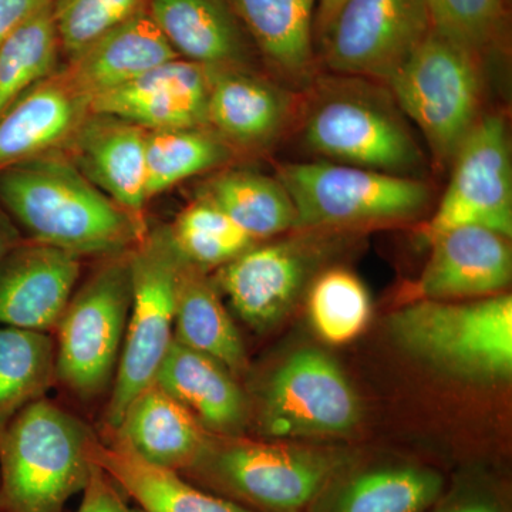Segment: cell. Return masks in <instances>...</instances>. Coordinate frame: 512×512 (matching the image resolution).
<instances>
[{
    "label": "cell",
    "mask_w": 512,
    "mask_h": 512,
    "mask_svg": "<svg viewBox=\"0 0 512 512\" xmlns=\"http://www.w3.org/2000/svg\"><path fill=\"white\" fill-rule=\"evenodd\" d=\"M0 205L32 241L80 256L124 254L144 238L63 151L0 171Z\"/></svg>",
    "instance_id": "1"
},
{
    "label": "cell",
    "mask_w": 512,
    "mask_h": 512,
    "mask_svg": "<svg viewBox=\"0 0 512 512\" xmlns=\"http://www.w3.org/2000/svg\"><path fill=\"white\" fill-rule=\"evenodd\" d=\"M355 454L210 434L181 476L251 512H306Z\"/></svg>",
    "instance_id": "2"
},
{
    "label": "cell",
    "mask_w": 512,
    "mask_h": 512,
    "mask_svg": "<svg viewBox=\"0 0 512 512\" xmlns=\"http://www.w3.org/2000/svg\"><path fill=\"white\" fill-rule=\"evenodd\" d=\"M82 420L45 397L20 410L0 436L3 512H63L92 473Z\"/></svg>",
    "instance_id": "3"
},
{
    "label": "cell",
    "mask_w": 512,
    "mask_h": 512,
    "mask_svg": "<svg viewBox=\"0 0 512 512\" xmlns=\"http://www.w3.org/2000/svg\"><path fill=\"white\" fill-rule=\"evenodd\" d=\"M390 333L407 352L437 369L481 383L512 375V298L450 303L420 299L390 319Z\"/></svg>",
    "instance_id": "4"
},
{
    "label": "cell",
    "mask_w": 512,
    "mask_h": 512,
    "mask_svg": "<svg viewBox=\"0 0 512 512\" xmlns=\"http://www.w3.org/2000/svg\"><path fill=\"white\" fill-rule=\"evenodd\" d=\"M276 178L295 205L296 229L410 221L431 201L429 185L417 178L333 161L284 164Z\"/></svg>",
    "instance_id": "5"
},
{
    "label": "cell",
    "mask_w": 512,
    "mask_h": 512,
    "mask_svg": "<svg viewBox=\"0 0 512 512\" xmlns=\"http://www.w3.org/2000/svg\"><path fill=\"white\" fill-rule=\"evenodd\" d=\"M180 258L168 225L150 229L130 251V311L104 419L107 431L119 427L128 404L154 383L174 342Z\"/></svg>",
    "instance_id": "6"
},
{
    "label": "cell",
    "mask_w": 512,
    "mask_h": 512,
    "mask_svg": "<svg viewBox=\"0 0 512 512\" xmlns=\"http://www.w3.org/2000/svg\"><path fill=\"white\" fill-rule=\"evenodd\" d=\"M480 60L464 47L430 32L386 82L441 164H451L458 147L480 120Z\"/></svg>",
    "instance_id": "7"
},
{
    "label": "cell",
    "mask_w": 512,
    "mask_h": 512,
    "mask_svg": "<svg viewBox=\"0 0 512 512\" xmlns=\"http://www.w3.org/2000/svg\"><path fill=\"white\" fill-rule=\"evenodd\" d=\"M130 251L90 276L56 328V379L82 400L100 396L116 375L130 311Z\"/></svg>",
    "instance_id": "8"
},
{
    "label": "cell",
    "mask_w": 512,
    "mask_h": 512,
    "mask_svg": "<svg viewBox=\"0 0 512 512\" xmlns=\"http://www.w3.org/2000/svg\"><path fill=\"white\" fill-rule=\"evenodd\" d=\"M510 136L501 116H481L458 147L450 183L433 218L423 228L431 242L458 227H481L512 235Z\"/></svg>",
    "instance_id": "9"
},
{
    "label": "cell",
    "mask_w": 512,
    "mask_h": 512,
    "mask_svg": "<svg viewBox=\"0 0 512 512\" xmlns=\"http://www.w3.org/2000/svg\"><path fill=\"white\" fill-rule=\"evenodd\" d=\"M355 390L335 360L318 349L286 359L265 387L261 427L271 439L336 436L359 424Z\"/></svg>",
    "instance_id": "10"
},
{
    "label": "cell",
    "mask_w": 512,
    "mask_h": 512,
    "mask_svg": "<svg viewBox=\"0 0 512 512\" xmlns=\"http://www.w3.org/2000/svg\"><path fill=\"white\" fill-rule=\"evenodd\" d=\"M424 0H346L320 37L335 72L387 80L429 35Z\"/></svg>",
    "instance_id": "11"
},
{
    "label": "cell",
    "mask_w": 512,
    "mask_h": 512,
    "mask_svg": "<svg viewBox=\"0 0 512 512\" xmlns=\"http://www.w3.org/2000/svg\"><path fill=\"white\" fill-rule=\"evenodd\" d=\"M303 140L313 153L333 163L383 173L410 177L423 163V154L402 119L356 94L320 100L306 117Z\"/></svg>",
    "instance_id": "12"
},
{
    "label": "cell",
    "mask_w": 512,
    "mask_h": 512,
    "mask_svg": "<svg viewBox=\"0 0 512 512\" xmlns=\"http://www.w3.org/2000/svg\"><path fill=\"white\" fill-rule=\"evenodd\" d=\"M316 265L318 251L305 241L254 244L221 266L215 284L239 318L262 332L289 312Z\"/></svg>",
    "instance_id": "13"
},
{
    "label": "cell",
    "mask_w": 512,
    "mask_h": 512,
    "mask_svg": "<svg viewBox=\"0 0 512 512\" xmlns=\"http://www.w3.org/2000/svg\"><path fill=\"white\" fill-rule=\"evenodd\" d=\"M146 138L130 121L90 113L63 148L87 180L126 212L140 234L147 222Z\"/></svg>",
    "instance_id": "14"
},
{
    "label": "cell",
    "mask_w": 512,
    "mask_h": 512,
    "mask_svg": "<svg viewBox=\"0 0 512 512\" xmlns=\"http://www.w3.org/2000/svg\"><path fill=\"white\" fill-rule=\"evenodd\" d=\"M82 256L23 239L0 262V326L57 328L82 271Z\"/></svg>",
    "instance_id": "15"
},
{
    "label": "cell",
    "mask_w": 512,
    "mask_h": 512,
    "mask_svg": "<svg viewBox=\"0 0 512 512\" xmlns=\"http://www.w3.org/2000/svg\"><path fill=\"white\" fill-rule=\"evenodd\" d=\"M208 89L210 69L177 57L94 97L90 109L146 131L207 127Z\"/></svg>",
    "instance_id": "16"
},
{
    "label": "cell",
    "mask_w": 512,
    "mask_h": 512,
    "mask_svg": "<svg viewBox=\"0 0 512 512\" xmlns=\"http://www.w3.org/2000/svg\"><path fill=\"white\" fill-rule=\"evenodd\" d=\"M507 237L481 227H458L431 242L429 262L414 285L419 299L494 296L511 282L512 254Z\"/></svg>",
    "instance_id": "17"
},
{
    "label": "cell",
    "mask_w": 512,
    "mask_h": 512,
    "mask_svg": "<svg viewBox=\"0 0 512 512\" xmlns=\"http://www.w3.org/2000/svg\"><path fill=\"white\" fill-rule=\"evenodd\" d=\"M293 94L251 69H210L207 127L229 147L269 148L291 124Z\"/></svg>",
    "instance_id": "18"
},
{
    "label": "cell",
    "mask_w": 512,
    "mask_h": 512,
    "mask_svg": "<svg viewBox=\"0 0 512 512\" xmlns=\"http://www.w3.org/2000/svg\"><path fill=\"white\" fill-rule=\"evenodd\" d=\"M444 490L446 477L429 464H365L355 456L306 512H427Z\"/></svg>",
    "instance_id": "19"
},
{
    "label": "cell",
    "mask_w": 512,
    "mask_h": 512,
    "mask_svg": "<svg viewBox=\"0 0 512 512\" xmlns=\"http://www.w3.org/2000/svg\"><path fill=\"white\" fill-rule=\"evenodd\" d=\"M90 106L63 69L37 84L0 116V171L63 151Z\"/></svg>",
    "instance_id": "20"
},
{
    "label": "cell",
    "mask_w": 512,
    "mask_h": 512,
    "mask_svg": "<svg viewBox=\"0 0 512 512\" xmlns=\"http://www.w3.org/2000/svg\"><path fill=\"white\" fill-rule=\"evenodd\" d=\"M154 383L212 434L241 436L248 424V399L234 375L217 360L175 339Z\"/></svg>",
    "instance_id": "21"
},
{
    "label": "cell",
    "mask_w": 512,
    "mask_h": 512,
    "mask_svg": "<svg viewBox=\"0 0 512 512\" xmlns=\"http://www.w3.org/2000/svg\"><path fill=\"white\" fill-rule=\"evenodd\" d=\"M177 57L146 5L69 60L63 72L93 100Z\"/></svg>",
    "instance_id": "22"
},
{
    "label": "cell",
    "mask_w": 512,
    "mask_h": 512,
    "mask_svg": "<svg viewBox=\"0 0 512 512\" xmlns=\"http://www.w3.org/2000/svg\"><path fill=\"white\" fill-rule=\"evenodd\" d=\"M147 9L181 59L208 69H249L245 29L227 0H147Z\"/></svg>",
    "instance_id": "23"
},
{
    "label": "cell",
    "mask_w": 512,
    "mask_h": 512,
    "mask_svg": "<svg viewBox=\"0 0 512 512\" xmlns=\"http://www.w3.org/2000/svg\"><path fill=\"white\" fill-rule=\"evenodd\" d=\"M147 463L184 473L210 437L183 404L151 383L128 404L119 427L109 431Z\"/></svg>",
    "instance_id": "24"
},
{
    "label": "cell",
    "mask_w": 512,
    "mask_h": 512,
    "mask_svg": "<svg viewBox=\"0 0 512 512\" xmlns=\"http://www.w3.org/2000/svg\"><path fill=\"white\" fill-rule=\"evenodd\" d=\"M87 457L144 512H251L227 498L201 490L184 476L147 463L116 437L93 436Z\"/></svg>",
    "instance_id": "25"
},
{
    "label": "cell",
    "mask_w": 512,
    "mask_h": 512,
    "mask_svg": "<svg viewBox=\"0 0 512 512\" xmlns=\"http://www.w3.org/2000/svg\"><path fill=\"white\" fill-rule=\"evenodd\" d=\"M227 2L276 74L296 86L311 82L318 0Z\"/></svg>",
    "instance_id": "26"
},
{
    "label": "cell",
    "mask_w": 512,
    "mask_h": 512,
    "mask_svg": "<svg viewBox=\"0 0 512 512\" xmlns=\"http://www.w3.org/2000/svg\"><path fill=\"white\" fill-rule=\"evenodd\" d=\"M181 255V254H180ZM174 339L221 363L234 376L247 370V352L222 305L220 289L181 255L175 291Z\"/></svg>",
    "instance_id": "27"
},
{
    "label": "cell",
    "mask_w": 512,
    "mask_h": 512,
    "mask_svg": "<svg viewBox=\"0 0 512 512\" xmlns=\"http://www.w3.org/2000/svg\"><path fill=\"white\" fill-rule=\"evenodd\" d=\"M197 198L228 215L258 241L296 228V210L278 178L249 170L220 171L198 188Z\"/></svg>",
    "instance_id": "28"
},
{
    "label": "cell",
    "mask_w": 512,
    "mask_h": 512,
    "mask_svg": "<svg viewBox=\"0 0 512 512\" xmlns=\"http://www.w3.org/2000/svg\"><path fill=\"white\" fill-rule=\"evenodd\" d=\"M56 379V346L47 333L0 326V436Z\"/></svg>",
    "instance_id": "29"
},
{
    "label": "cell",
    "mask_w": 512,
    "mask_h": 512,
    "mask_svg": "<svg viewBox=\"0 0 512 512\" xmlns=\"http://www.w3.org/2000/svg\"><path fill=\"white\" fill-rule=\"evenodd\" d=\"M235 153L208 127L147 131L148 200L192 177L224 167Z\"/></svg>",
    "instance_id": "30"
},
{
    "label": "cell",
    "mask_w": 512,
    "mask_h": 512,
    "mask_svg": "<svg viewBox=\"0 0 512 512\" xmlns=\"http://www.w3.org/2000/svg\"><path fill=\"white\" fill-rule=\"evenodd\" d=\"M60 52L50 0L0 46V116L37 84L59 72Z\"/></svg>",
    "instance_id": "31"
},
{
    "label": "cell",
    "mask_w": 512,
    "mask_h": 512,
    "mask_svg": "<svg viewBox=\"0 0 512 512\" xmlns=\"http://www.w3.org/2000/svg\"><path fill=\"white\" fill-rule=\"evenodd\" d=\"M168 227L178 252L204 271L221 268L256 242L228 215L201 198L185 207Z\"/></svg>",
    "instance_id": "32"
},
{
    "label": "cell",
    "mask_w": 512,
    "mask_h": 512,
    "mask_svg": "<svg viewBox=\"0 0 512 512\" xmlns=\"http://www.w3.org/2000/svg\"><path fill=\"white\" fill-rule=\"evenodd\" d=\"M316 333L332 345H343L366 328L372 315L369 292L356 275L333 268L316 278L308 299Z\"/></svg>",
    "instance_id": "33"
},
{
    "label": "cell",
    "mask_w": 512,
    "mask_h": 512,
    "mask_svg": "<svg viewBox=\"0 0 512 512\" xmlns=\"http://www.w3.org/2000/svg\"><path fill=\"white\" fill-rule=\"evenodd\" d=\"M431 32L483 57L503 42L507 12L503 0H424Z\"/></svg>",
    "instance_id": "34"
},
{
    "label": "cell",
    "mask_w": 512,
    "mask_h": 512,
    "mask_svg": "<svg viewBox=\"0 0 512 512\" xmlns=\"http://www.w3.org/2000/svg\"><path fill=\"white\" fill-rule=\"evenodd\" d=\"M146 5L147 0H52L57 35L67 60Z\"/></svg>",
    "instance_id": "35"
},
{
    "label": "cell",
    "mask_w": 512,
    "mask_h": 512,
    "mask_svg": "<svg viewBox=\"0 0 512 512\" xmlns=\"http://www.w3.org/2000/svg\"><path fill=\"white\" fill-rule=\"evenodd\" d=\"M448 493L444 490L427 512H508L497 488L463 485Z\"/></svg>",
    "instance_id": "36"
},
{
    "label": "cell",
    "mask_w": 512,
    "mask_h": 512,
    "mask_svg": "<svg viewBox=\"0 0 512 512\" xmlns=\"http://www.w3.org/2000/svg\"><path fill=\"white\" fill-rule=\"evenodd\" d=\"M121 493L123 491L119 485L93 464L89 481L83 490L82 504L76 512H144L130 507Z\"/></svg>",
    "instance_id": "37"
},
{
    "label": "cell",
    "mask_w": 512,
    "mask_h": 512,
    "mask_svg": "<svg viewBox=\"0 0 512 512\" xmlns=\"http://www.w3.org/2000/svg\"><path fill=\"white\" fill-rule=\"evenodd\" d=\"M47 2L50 0H0V46Z\"/></svg>",
    "instance_id": "38"
},
{
    "label": "cell",
    "mask_w": 512,
    "mask_h": 512,
    "mask_svg": "<svg viewBox=\"0 0 512 512\" xmlns=\"http://www.w3.org/2000/svg\"><path fill=\"white\" fill-rule=\"evenodd\" d=\"M23 238L20 237L15 222L9 217L8 212L0 205V262L13 251Z\"/></svg>",
    "instance_id": "39"
},
{
    "label": "cell",
    "mask_w": 512,
    "mask_h": 512,
    "mask_svg": "<svg viewBox=\"0 0 512 512\" xmlns=\"http://www.w3.org/2000/svg\"><path fill=\"white\" fill-rule=\"evenodd\" d=\"M345 2L346 0H318V6H316L315 35L319 37L325 35L330 23L333 22V19L338 15L339 9L342 8Z\"/></svg>",
    "instance_id": "40"
},
{
    "label": "cell",
    "mask_w": 512,
    "mask_h": 512,
    "mask_svg": "<svg viewBox=\"0 0 512 512\" xmlns=\"http://www.w3.org/2000/svg\"><path fill=\"white\" fill-rule=\"evenodd\" d=\"M0 512H3V507H2V498H0Z\"/></svg>",
    "instance_id": "41"
}]
</instances>
